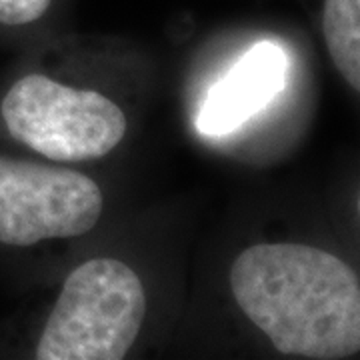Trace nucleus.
Returning <instances> with one entry per match:
<instances>
[{
    "instance_id": "nucleus-1",
    "label": "nucleus",
    "mask_w": 360,
    "mask_h": 360,
    "mask_svg": "<svg viewBox=\"0 0 360 360\" xmlns=\"http://www.w3.org/2000/svg\"><path fill=\"white\" fill-rule=\"evenodd\" d=\"M231 288L278 352L314 360L359 354V276L335 255L290 243L255 245L234 260Z\"/></svg>"
},
{
    "instance_id": "nucleus-2",
    "label": "nucleus",
    "mask_w": 360,
    "mask_h": 360,
    "mask_svg": "<svg viewBox=\"0 0 360 360\" xmlns=\"http://www.w3.org/2000/svg\"><path fill=\"white\" fill-rule=\"evenodd\" d=\"M146 314L141 278L116 258H92L66 278L37 347L39 360H120Z\"/></svg>"
},
{
    "instance_id": "nucleus-3",
    "label": "nucleus",
    "mask_w": 360,
    "mask_h": 360,
    "mask_svg": "<svg viewBox=\"0 0 360 360\" xmlns=\"http://www.w3.org/2000/svg\"><path fill=\"white\" fill-rule=\"evenodd\" d=\"M2 118L16 141L65 162L108 155L127 132V116L110 98L42 75L14 82L2 101Z\"/></svg>"
},
{
    "instance_id": "nucleus-4",
    "label": "nucleus",
    "mask_w": 360,
    "mask_h": 360,
    "mask_svg": "<svg viewBox=\"0 0 360 360\" xmlns=\"http://www.w3.org/2000/svg\"><path fill=\"white\" fill-rule=\"evenodd\" d=\"M101 212L103 193L89 176L0 156V243L30 246L80 236Z\"/></svg>"
},
{
    "instance_id": "nucleus-5",
    "label": "nucleus",
    "mask_w": 360,
    "mask_h": 360,
    "mask_svg": "<svg viewBox=\"0 0 360 360\" xmlns=\"http://www.w3.org/2000/svg\"><path fill=\"white\" fill-rule=\"evenodd\" d=\"M288 68V54L278 44L262 40L250 46L206 92L196 116L198 132L224 136L240 129L283 92Z\"/></svg>"
},
{
    "instance_id": "nucleus-6",
    "label": "nucleus",
    "mask_w": 360,
    "mask_h": 360,
    "mask_svg": "<svg viewBox=\"0 0 360 360\" xmlns=\"http://www.w3.org/2000/svg\"><path fill=\"white\" fill-rule=\"evenodd\" d=\"M324 40L338 72L360 89V0H324Z\"/></svg>"
},
{
    "instance_id": "nucleus-7",
    "label": "nucleus",
    "mask_w": 360,
    "mask_h": 360,
    "mask_svg": "<svg viewBox=\"0 0 360 360\" xmlns=\"http://www.w3.org/2000/svg\"><path fill=\"white\" fill-rule=\"evenodd\" d=\"M51 0H0L2 25H28L39 20L49 11Z\"/></svg>"
}]
</instances>
